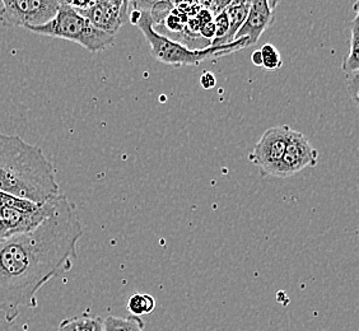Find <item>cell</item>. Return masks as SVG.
Here are the masks:
<instances>
[{
    "instance_id": "277c9868",
    "label": "cell",
    "mask_w": 359,
    "mask_h": 331,
    "mask_svg": "<svg viewBox=\"0 0 359 331\" xmlns=\"http://www.w3.org/2000/svg\"><path fill=\"white\" fill-rule=\"evenodd\" d=\"M27 29L36 35L76 42L90 53H100L110 48L116 37L95 27L78 11L67 6H60L55 17L45 25Z\"/></svg>"
},
{
    "instance_id": "6da1fadb",
    "label": "cell",
    "mask_w": 359,
    "mask_h": 331,
    "mask_svg": "<svg viewBox=\"0 0 359 331\" xmlns=\"http://www.w3.org/2000/svg\"><path fill=\"white\" fill-rule=\"evenodd\" d=\"M83 235L76 205L60 193L39 227L0 241V312L8 324L39 306L45 284L72 270Z\"/></svg>"
},
{
    "instance_id": "52a82bcc",
    "label": "cell",
    "mask_w": 359,
    "mask_h": 331,
    "mask_svg": "<svg viewBox=\"0 0 359 331\" xmlns=\"http://www.w3.org/2000/svg\"><path fill=\"white\" fill-rule=\"evenodd\" d=\"M318 162V149L299 131H290L283 158L278 166L276 177L290 179L304 168L316 167Z\"/></svg>"
},
{
    "instance_id": "7a4b0ae2",
    "label": "cell",
    "mask_w": 359,
    "mask_h": 331,
    "mask_svg": "<svg viewBox=\"0 0 359 331\" xmlns=\"http://www.w3.org/2000/svg\"><path fill=\"white\" fill-rule=\"evenodd\" d=\"M0 191L43 204L60 194L54 165L40 147L0 133Z\"/></svg>"
},
{
    "instance_id": "2e32d148",
    "label": "cell",
    "mask_w": 359,
    "mask_h": 331,
    "mask_svg": "<svg viewBox=\"0 0 359 331\" xmlns=\"http://www.w3.org/2000/svg\"><path fill=\"white\" fill-rule=\"evenodd\" d=\"M260 54L263 58L262 68L264 69L276 70L282 68L283 60H282L279 50L274 45H271V43L264 45L263 48H260Z\"/></svg>"
},
{
    "instance_id": "7402d4cb",
    "label": "cell",
    "mask_w": 359,
    "mask_h": 331,
    "mask_svg": "<svg viewBox=\"0 0 359 331\" xmlns=\"http://www.w3.org/2000/svg\"><path fill=\"white\" fill-rule=\"evenodd\" d=\"M7 237H9L7 226H6L4 222L0 219V241L4 240V238H7Z\"/></svg>"
},
{
    "instance_id": "5bb4252c",
    "label": "cell",
    "mask_w": 359,
    "mask_h": 331,
    "mask_svg": "<svg viewBox=\"0 0 359 331\" xmlns=\"http://www.w3.org/2000/svg\"><path fill=\"white\" fill-rule=\"evenodd\" d=\"M156 309V299L151 295L135 293L128 301V310L133 316H144L151 315Z\"/></svg>"
},
{
    "instance_id": "8fae6325",
    "label": "cell",
    "mask_w": 359,
    "mask_h": 331,
    "mask_svg": "<svg viewBox=\"0 0 359 331\" xmlns=\"http://www.w3.org/2000/svg\"><path fill=\"white\" fill-rule=\"evenodd\" d=\"M358 1L354 3V17L351 21V36H349V48L344 56V60L341 64V69L346 72V74L359 72V54H358V37H359V12Z\"/></svg>"
},
{
    "instance_id": "ffe728a7",
    "label": "cell",
    "mask_w": 359,
    "mask_h": 331,
    "mask_svg": "<svg viewBox=\"0 0 359 331\" xmlns=\"http://www.w3.org/2000/svg\"><path fill=\"white\" fill-rule=\"evenodd\" d=\"M107 1H110L112 3L114 6H116V7L123 12L125 17L129 14V7H130V0H107Z\"/></svg>"
},
{
    "instance_id": "7c38bea8",
    "label": "cell",
    "mask_w": 359,
    "mask_h": 331,
    "mask_svg": "<svg viewBox=\"0 0 359 331\" xmlns=\"http://www.w3.org/2000/svg\"><path fill=\"white\" fill-rule=\"evenodd\" d=\"M57 331H104V318L88 313L64 318Z\"/></svg>"
},
{
    "instance_id": "ba28073f",
    "label": "cell",
    "mask_w": 359,
    "mask_h": 331,
    "mask_svg": "<svg viewBox=\"0 0 359 331\" xmlns=\"http://www.w3.org/2000/svg\"><path fill=\"white\" fill-rule=\"evenodd\" d=\"M53 199L41 204L35 212H21L11 208H1L0 219L6 223L9 236L27 234L34 231L36 227H39L51 212Z\"/></svg>"
},
{
    "instance_id": "30bf717a",
    "label": "cell",
    "mask_w": 359,
    "mask_h": 331,
    "mask_svg": "<svg viewBox=\"0 0 359 331\" xmlns=\"http://www.w3.org/2000/svg\"><path fill=\"white\" fill-rule=\"evenodd\" d=\"M130 6L135 11L148 14L156 26H161L175 8L173 0H130Z\"/></svg>"
},
{
    "instance_id": "4fadbf2b",
    "label": "cell",
    "mask_w": 359,
    "mask_h": 331,
    "mask_svg": "<svg viewBox=\"0 0 359 331\" xmlns=\"http://www.w3.org/2000/svg\"><path fill=\"white\" fill-rule=\"evenodd\" d=\"M143 318L129 315L128 318L109 316L104 318V331H144Z\"/></svg>"
},
{
    "instance_id": "3957f363",
    "label": "cell",
    "mask_w": 359,
    "mask_h": 331,
    "mask_svg": "<svg viewBox=\"0 0 359 331\" xmlns=\"http://www.w3.org/2000/svg\"><path fill=\"white\" fill-rule=\"evenodd\" d=\"M130 22L142 31L145 40L149 43L153 56L158 62L171 67H176V68L187 67V65H198L205 60L229 55L236 51H240L242 48H249V41L246 39H240L226 45L195 50V48H187L184 43L175 41L167 36L158 34L153 27L154 25L151 17L147 13H142L139 11L133 9L130 13Z\"/></svg>"
},
{
    "instance_id": "44dd1931",
    "label": "cell",
    "mask_w": 359,
    "mask_h": 331,
    "mask_svg": "<svg viewBox=\"0 0 359 331\" xmlns=\"http://www.w3.org/2000/svg\"><path fill=\"white\" fill-rule=\"evenodd\" d=\"M251 62H252L255 67H262L263 65V58H262V54H260V50H256V51L252 53Z\"/></svg>"
},
{
    "instance_id": "d6986e66",
    "label": "cell",
    "mask_w": 359,
    "mask_h": 331,
    "mask_svg": "<svg viewBox=\"0 0 359 331\" xmlns=\"http://www.w3.org/2000/svg\"><path fill=\"white\" fill-rule=\"evenodd\" d=\"M201 84L204 90H212V88H215V84H217V79H215V74L210 73V72L203 73V76H201Z\"/></svg>"
},
{
    "instance_id": "ac0fdd59",
    "label": "cell",
    "mask_w": 359,
    "mask_h": 331,
    "mask_svg": "<svg viewBox=\"0 0 359 331\" xmlns=\"http://www.w3.org/2000/svg\"><path fill=\"white\" fill-rule=\"evenodd\" d=\"M346 87L353 101L357 104L359 96V72H353L346 74Z\"/></svg>"
},
{
    "instance_id": "5b68a950",
    "label": "cell",
    "mask_w": 359,
    "mask_h": 331,
    "mask_svg": "<svg viewBox=\"0 0 359 331\" xmlns=\"http://www.w3.org/2000/svg\"><path fill=\"white\" fill-rule=\"evenodd\" d=\"M0 23L4 27H35L53 20L60 4L57 0H0Z\"/></svg>"
},
{
    "instance_id": "9c48e42d",
    "label": "cell",
    "mask_w": 359,
    "mask_h": 331,
    "mask_svg": "<svg viewBox=\"0 0 359 331\" xmlns=\"http://www.w3.org/2000/svg\"><path fill=\"white\" fill-rule=\"evenodd\" d=\"M78 12L84 18H87L95 27L114 36H116L126 18L116 6L107 0H96L90 7Z\"/></svg>"
},
{
    "instance_id": "8992f818",
    "label": "cell",
    "mask_w": 359,
    "mask_h": 331,
    "mask_svg": "<svg viewBox=\"0 0 359 331\" xmlns=\"http://www.w3.org/2000/svg\"><path fill=\"white\" fill-rule=\"evenodd\" d=\"M290 131L292 129L288 125L269 128L259 139L252 152L250 153V162L257 167L262 177H276Z\"/></svg>"
},
{
    "instance_id": "e0dca14e",
    "label": "cell",
    "mask_w": 359,
    "mask_h": 331,
    "mask_svg": "<svg viewBox=\"0 0 359 331\" xmlns=\"http://www.w3.org/2000/svg\"><path fill=\"white\" fill-rule=\"evenodd\" d=\"M187 23V13L184 12L181 8H173L168 13L162 25H166V27L173 34H182L185 31ZM161 25V26H162Z\"/></svg>"
},
{
    "instance_id": "9a60e30c",
    "label": "cell",
    "mask_w": 359,
    "mask_h": 331,
    "mask_svg": "<svg viewBox=\"0 0 359 331\" xmlns=\"http://www.w3.org/2000/svg\"><path fill=\"white\" fill-rule=\"evenodd\" d=\"M41 204H37L34 201L23 199V198H18L14 196L11 194L0 191V209L1 208H11V209H15V210H21V212H35Z\"/></svg>"
}]
</instances>
